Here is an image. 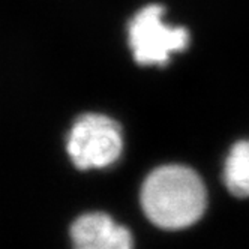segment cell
Wrapping results in <instances>:
<instances>
[{
    "mask_svg": "<svg viewBox=\"0 0 249 249\" xmlns=\"http://www.w3.org/2000/svg\"><path fill=\"white\" fill-rule=\"evenodd\" d=\"M141 206L159 228L183 230L204 215L206 186L200 176L185 165L159 167L143 185Z\"/></svg>",
    "mask_w": 249,
    "mask_h": 249,
    "instance_id": "obj_1",
    "label": "cell"
},
{
    "mask_svg": "<svg viewBox=\"0 0 249 249\" xmlns=\"http://www.w3.org/2000/svg\"><path fill=\"white\" fill-rule=\"evenodd\" d=\"M164 8L149 5L138 11L129 23V47L137 63L165 66L174 53L189 45V32L180 26L164 21Z\"/></svg>",
    "mask_w": 249,
    "mask_h": 249,
    "instance_id": "obj_2",
    "label": "cell"
},
{
    "mask_svg": "<svg viewBox=\"0 0 249 249\" xmlns=\"http://www.w3.org/2000/svg\"><path fill=\"white\" fill-rule=\"evenodd\" d=\"M66 150L80 170L110 167L123 150L120 124L102 114L81 116L68 135Z\"/></svg>",
    "mask_w": 249,
    "mask_h": 249,
    "instance_id": "obj_3",
    "label": "cell"
},
{
    "mask_svg": "<svg viewBox=\"0 0 249 249\" xmlns=\"http://www.w3.org/2000/svg\"><path fill=\"white\" fill-rule=\"evenodd\" d=\"M74 249H132L129 231L105 213H87L71 228Z\"/></svg>",
    "mask_w": 249,
    "mask_h": 249,
    "instance_id": "obj_4",
    "label": "cell"
},
{
    "mask_svg": "<svg viewBox=\"0 0 249 249\" xmlns=\"http://www.w3.org/2000/svg\"><path fill=\"white\" fill-rule=\"evenodd\" d=\"M224 182L234 197H249V140L231 147L224 167Z\"/></svg>",
    "mask_w": 249,
    "mask_h": 249,
    "instance_id": "obj_5",
    "label": "cell"
}]
</instances>
